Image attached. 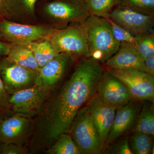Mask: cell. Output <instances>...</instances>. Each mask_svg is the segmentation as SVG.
<instances>
[{
	"mask_svg": "<svg viewBox=\"0 0 154 154\" xmlns=\"http://www.w3.org/2000/svg\"><path fill=\"white\" fill-rule=\"evenodd\" d=\"M1 117H0V119H1Z\"/></svg>",
	"mask_w": 154,
	"mask_h": 154,
	"instance_id": "obj_33",
	"label": "cell"
},
{
	"mask_svg": "<svg viewBox=\"0 0 154 154\" xmlns=\"http://www.w3.org/2000/svg\"><path fill=\"white\" fill-rule=\"evenodd\" d=\"M102 148L113 125L116 107L103 102L96 94L87 103Z\"/></svg>",
	"mask_w": 154,
	"mask_h": 154,
	"instance_id": "obj_13",
	"label": "cell"
},
{
	"mask_svg": "<svg viewBox=\"0 0 154 154\" xmlns=\"http://www.w3.org/2000/svg\"><path fill=\"white\" fill-rule=\"evenodd\" d=\"M84 1H85V0H84Z\"/></svg>",
	"mask_w": 154,
	"mask_h": 154,
	"instance_id": "obj_34",
	"label": "cell"
},
{
	"mask_svg": "<svg viewBox=\"0 0 154 154\" xmlns=\"http://www.w3.org/2000/svg\"><path fill=\"white\" fill-rule=\"evenodd\" d=\"M37 72L14 63L6 56L0 57V77L11 96L34 86Z\"/></svg>",
	"mask_w": 154,
	"mask_h": 154,
	"instance_id": "obj_9",
	"label": "cell"
},
{
	"mask_svg": "<svg viewBox=\"0 0 154 154\" xmlns=\"http://www.w3.org/2000/svg\"><path fill=\"white\" fill-rule=\"evenodd\" d=\"M101 63L84 57L71 76L53 92L33 118L32 134L26 144L29 153L44 152L63 134H69L79 110L97 94L104 73Z\"/></svg>",
	"mask_w": 154,
	"mask_h": 154,
	"instance_id": "obj_1",
	"label": "cell"
},
{
	"mask_svg": "<svg viewBox=\"0 0 154 154\" xmlns=\"http://www.w3.org/2000/svg\"><path fill=\"white\" fill-rule=\"evenodd\" d=\"M12 44L0 40V57L7 56L10 52Z\"/></svg>",
	"mask_w": 154,
	"mask_h": 154,
	"instance_id": "obj_31",
	"label": "cell"
},
{
	"mask_svg": "<svg viewBox=\"0 0 154 154\" xmlns=\"http://www.w3.org/2000/svg\"><path fill=\"white\" fill-rule=\"evenodd\" d=\"M117 7L154 16V0H119Z\"/></svg>",
	"mask_w": 154,
	"mask_h": 154,
	"instance_id": "obj_25",
	"label": "cell"
},
{
	"mask_svg": "<svg viewBox=\"0 0 154 154\" xmlns=\"http://www.w3.org/2000/svg\"><path fill=\"white\" fill-rule=\"evenodd\" d=\"M29 153V150L25 145L15 143H0V154Z\"/></svg>",
	"mask_w": 154,
	"mask_h": 154,
	"instance_id": "obj_29",
	"label": "cell"
},
{
	"mask_svg": "<svg viewBox=\"0 0 154 154\" xmlns=\"http://www.w3.org/2000/svg\"><path fill=\"white\" fill-rule=\"evenodd\" d=\"M84 23L89 57L105 63L116 52L120 43L113 36L109 20L106 18L90 16Z\"/></svg>",
	"mask_w": 154,
	"mask_h": 154,
	"instance_id": "obj_2",
	"label": "cell"
},
{
	"mask_svg": "<svg viewBox=\"0 0 154 154\" xmlns=\"http://www.w3.org/2000/svg\"><path fill=\"white\" fill-rule=\"evenodd\" d=\"M44 152L48 154H81L69 134H61L52 145Z\"/></svg>",
	"mask_w": 154,
	"mask_h": 154,
	"instance_id": "obj_21",
	"label": "cell"
},
{
	"mask_svg": "<svg viewBox=\"0 0 154 154\" xmlns=\"http://www.w3.org/2000/svg\"><path fill=\"white\" fill-rule=\"evenodd\" d=\"M144 72L154 77V54L144 60Z\"/></svg>",
	"mask_w": 154,
	"mask_h": 154,
	"instance_id": "obj_30",
	"label": "cell"
},
{
	"mask_svg": "<svg viewBox=\"0 0 154 154\" xmlns=\"http://www.w3.org/2000/svg\"><path fill=\"white\" fill-rule=\"evenodd\" d=\"M8 59L20 66L38 72L40 68L33 53L26 45L12 44Z\"/></svg>",
	"mask_w": 154,
	"mask_h": 154,
	"instance_id": "obj_18",
	"label": "cell"
},
{
	"mask_svg": "<svg viewBox=\"0 0 154 154\" xmlns=\"http://www.w3.org/2000/svg\"><path fill=\"white\" fill-rule=\"evenodd\" d=\"M5 2V0H0V18H6Z\"/></svg>",
	"mask_w": 154,
	"mask_h": 154,
	"instance_id": "obj_32",
	"label": "cell"
},
{
	"mask_svg": "<svg viewBox=\"0 0 154 154\" xmlns=\"http://www.w3.org/2000/svg\"><path fill=\"white\" fill-rule=\"evenodd\" d=\"M33 128V118L14 114L0 119V143L26 146Z\"/></svg>",
	"mask_w": 154,
	"mask_h": 154,
	"instance_id": "obj_10",
	"label": "cell"
},
{
	"mask_svg": "<svg viewBox=\"0 0 154 154\" xmlns=\"http://www.w3.org/2000/svg\"><path fill=\"white\" fill-rule=\"evenodd\" d=\"M105 63L109 68L133 69L144 72V60L139 55L134 45L128 42H120L117 51Z\"/></svg>",
	"mask_w": 154,
	"mask_h": 154,
	"instance_id": "obj_16",
	"label": "cell"
},
{
	"mask_svg": "<svg viewBox=\"0 0 154 154\" xmlns=\"http://www.w3.org/2000/svg\"><path fill=\"white\" fill-rule=\"evenodd\" d=\"M69 134L81 154H99L102 152L103 148L87 105L77 113Z\"/></svg>",
	"mask_w": 154,
	"mask_h": 154,
	"instance_id": "obj_3",
	"label": "cell"
},
{
	"mask_svg": "<svg viewBox=\"0 0 154 154\" xmlns=\"http://www.w3.org/2000/svg\"><path fill=\"white\" fill-rule=\"evenodd\" d=\"M135 48L140 57L144 60L154 54V34L153 31L139 34L134 36Z\"/></svg>",
	"mask_w": 154,
	"mask_h": 154,
	"instance_id": "obj_24",
	"label": "cell"
},
{
	"mask_svg": "<svg viewBox=\"0 0 154 154\" xmlns=\"http://www.w3.org/2000/svg\"><path fill=\"white\" fill-rule=\"evenodd\" d=\"M106 18L124 28L134 36L153 31V17L130 9L117 7Z\"/></svg>",
	"mask_w": 154,
	"mask_h": 154,
	"instance_id": "obj_11",
	"label": "cell"
},
{
	"mask_svg": "<svg viewBox=\"0 0 154 154\" xmlns=\"http://www.w3.org/2000/svg\"><path fill=\"white\" fill-rule=\"evenodd\" d=\"M57 87L34 85L11 95L10 103L12 111L17 115L34 118Z\"/></svg>",
	"mask_w": 154,
	"mask_h": 154,
	"instance_id": "obj_5",
	"label": "cell"
},
{
	"mask_svg": "<svg viewBox=\"0 0 154 154\" xmlns=\"http://www.w3.org/2000/svg\"><path fill=\"white\" fill-rule=\"evenodd\" d=\"M55 28L26 25L0 18V39L11 44L26 45L33 42L49 39Z\"/></svg>",
	"mask_w": 154,
	"mask_h": 154,
	"instance_id": "obj_6",
	"label": "cell"
},
{
	"mask_svg": "<svg viewBox=\"0 0 154 154\" xmlns=\"http://www.w3.org/2000/svg\"><path fill=\"white\" fill-rule=\"evenodd\" d=\"M141 105L140 101L132 99L116 108L113 125L106 141L107 145H111L132 127Z\"/></svg>",
	"mask_w": 154,
	"mask_h": 154,
	"instance_id": "obj_15",
	"label": "cell"
},
{
	"mask_svg": "<svg viewBox=\"0 0 154 154\" xmlns=\"http://www.w3.org/2000/svg\"><path fill=\"white\" fill-rule=\"evenodd\" d=\"M76 58L68 54L59 53L40 68L37 72L35 85L58 87Z\"/></svg>",
	"mask_w": 154,
	"mask_h": 154,
	"instance_id": "obj_14",
	"label": "cell"
},
{
	"mask_svg": "<svg viewBox=\"0 0 154 154\" xmlns=\"http://www.w3.org/2000/svg\"><path fill=\"white\" fill-rule=\"evenodd\" d=\"M38 0H5L6 19H31L35 18V6Z\"/></svg>",
	"mask_w": 154,
	"mask_h": 154,
	"instance_id": "obj_17",
	"label": "cell"
},
{
	"mask_svg": "<svg viewBox=\"0 0 154 154\" xmlns=\"http://www.w3.org/2000/svg\"><path fill=\"white\" fill-rule=\"evenodd\" d=\"M133 132H140L154 136V108L153 103L143 101L135 121Z\"/></svg>",
	"mask_w": 154,
	"mask_h": 154,
	"instance_id": "obj_19",
	"label": "cell"
},
{
	"mask_svg": "<svg viewBox=\"0 0 154 154\" xmlns=\"http://www.w3.org/2000/svg\"><path fill=\"white\" fill-rule=\"evenodd\" d=\"M10 95L6 91L0 77V117L4 118L14 114L10 103Z\"/></svg>",
	"mask_w": 154,
	"mask_h": 154,
	"instance_id": "obj_26",
	"label": "cell"
},
{
	"mask_svg": "<svg viewBox=\"0 0 154 154\" xmlns=\"http://www.w3.org/2000/svg\"><path fill=\"white\" fill-rule=\"evenodd\" d=\"M45 14L59 24L85 21L90 16L84 0H53L43 7Z\"/></svg>",
	"mask_w": 154,
	"mask_h": 154,
	"instance_id": "obj_8",
	"label": "cell"
},
{
	"mask_svg": "<svg viewBox=\"0 0 154 154\" xmlns=\"http://www.w3.org/2000/svg\"><path fill=\"white\" fill-rule=\"evenodd\" d=\"M26 46L32 51L39 68L43 66L59 53L53 47L49 39L33 42Z\"/></svg>",
	"mask_w": 154,
	"mask_h": 154,
	"instance_id": "obj_20",
	"label": "cell"
},
{
	"mask_svg": "<svg viewBox=\"0 0 154 154\" xmlns=\"http://www.w3.org/2000/svg\"><path fill=\"white\" fill-rule=\"evenodd\" d=\"M153 136L144 133L133 132L129 140L130 146L133 153H150L152 147Z\"/></svg>",
	"mask_w": 154,
	"mask_h": 154,
	"instance_id": "obj_23",
	"label": "cell"
},
{
	"mask_svg": "<svg viewBox=\"0 0 154 154\" xmlns=\"http://www.w3.org/2000/svg\"><path fill=\"white\" fill-rule=\"evenodd\" d=\"M97 94L103 102L116 108L132 99L130 92L124 83L107 71L104 72L99 80Z\"/></svg>",
	"mask_w": 154,
	"mask_h": 154,
	"instance_id": "obj_12",
	"label": "cell"
},
{
	"mask_svg": "<svg viewBox=\"0 0 154 154\" xmlns=\"http://www.w3.org/2000/svg\"><path fill=\"white\" fill-rule=\"evenodd\" d=\"M84 21L63 29H55L49 40L58 53H64L75 57H89Z\"/></svg>",
	"mask_w": 154,
	"mask_h": 154,
	"instance_id": "obj_4",
	"label": "cell"
},
{
	"mask_svg": "<svg viewBox=\"0 0 154 154\" xmlns=\"http://www.w3.org/2000/svg\"><path fill=\"white\" fill-rule=\"evenodd\" d=\"M107 71L124 83L130 92L132 99L153 103V76L136 69H118L108 68Z\"/></svg>",
	"mask_w": 154,
	"mask_h": 154,
	"instance_id": "obj_7",
	"label": "cell"
},
{
	"mask_svg": "<svg viewBox=\"0 0 154 154\" xmlns=\"http://www.w3.org/2000/svg\"><path fill=\"white\" fill-rule=\"evenodd\" d=\"M90 16L106 18L117 7L119 0H85Z\"/></svg>",
	"mask_w": 154,
	"mask_h": 154,
	"instance_id": "obj_22",
	"label": "cell"
},
{
	"mask_svg": "<svg viewBox=\"0 0 154 154\" xmlns=\"http://www.w3.org/2000/svg\"><path fill=\"white\" fill-rule=\"evenodd\" d=\"M109 20L113 36L116 40L119 42H126L134 45V36L129 33L128 30L116 24L109 18H106Z\"/></svg>",
	"mask_w": 154,
	"mask_h": 154,
	"instance_id": "obj_27",
	"label": "cell"
},
{
	"mask_svg": "<svg viewBox=\"0 0 154 154\" xmlns=\"http://www.w3.org/2000/svg\"><path fill=\"white\" fill-rule=\"evenodd\" d=\"M113 143L112 147L110 149V153L115 154H134L129 142V140L126 137L119 138Z\"/></svg>",
	"mask_w": 154,
	"mask_h": 154,
	"instance_id": "obj_28",
	"label": "cell"
}]
</instances>
